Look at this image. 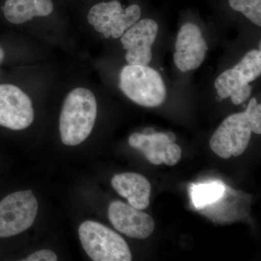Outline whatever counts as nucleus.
I'll use <instances>...</instances> for the list:
<instances>
[{
  "label": "nucleus",
  "instance_id": "obj_1",
  "mask_svg": "<svg viewBox=\"0 0 261 261\" xmlns=\"http://www.w3.org/2000/svg\"><path fill=\"white\" fill-rule=\"evenodd\" d=\"M95 96L88 89L75 88L65 98L60 117L62 142L76 146L87 140L93 129L97 118Z\"/></svg>",
  "mask_w": 261,
  "mask_h": 261
},
{
  "label": "nucleus",
  "instance_id": "obj_2",
  "mask_svg": "<svg viewBox=\"0 0 261 261\" xmlns=\"http://www.w3.org/2000/svg\"><path fill=\"white\" fill-rule=\"evenodd\" d=\"M119 87L139 106L155 108L166 101L167 90L161 74L148 65H129L120 73Z\"/></svg>",
  "mask_w": 261,
  "mask_h": 261
},
{
  "label": "nucleus",
  "instance_id": "obj_3",
  "mask_svg": "<svg viewBox=\"0 0 261 261\" xmlns=\"http://www.w3.org/2000/svg\"><path fill=\"white\" fill-rule=\"evenodd\" d=\"M84 251L94 261H130L132 252L124 240L100 223L87 221L79 228Z\"/></svg>",
  "mask_w": 261,
  "mask_h": 261
},
{
  "label": "nucleus",
  "instance_id": "obj_4",
  "mask_svg": "<svg viewBox=\"0 0 261 261\" xmlns=\"http://www.w3.org/2000/svg\"><path fill=\"white\" fill-rule=\"evenodd\" d=\"M37 198L31 190L6 196L0 201V238H10L23 232L35 221Z\"/></svg>",
  "mask_w": 261,
  "mask_h": 261
},
{
  "label": "nucleus",
  "instance_id": "obj_5",
  "mask_svg": "<svg viewBox=\"0 0 261 261\" xmlns=\"http://www.w3.org/2000/svg\"><path fill=\"white\" fill-rule=\"evenodd\" d=\"M142 10L138 5H132L123 10L117 0L100 3L91 8L88 13V22L97 32L106 39H118L130 27L138 21Z\"/></svg>",
  "mask_w": 261,
  "mask_h": 261
},
{
  "label": "nucleus",
  "instance_id": "obj_6",
  "mask_svg": "<svg viewBox=\"0 0 261 261\" xmlns=\"http://www.w3.org/2000/svg\"><path fill=\"white\" fill-rule=\"evenodd\" d=\"M252 130L245 112L228 116L214 132L210 140L211 148L223 159L238 157L246 150Z\"/></svg>",
  "mask_w": 261,
  "mask_h": 261
},
{
  "label": "nucleus",
  "instance_id": "obj_7",
  "mask_svg": "<svg viewBox=\"0 0 261 261\" xmlns=\"http://www.w3.org/2000/svg\"><path fill=\"white\" fill-rule=\"evenodd\" d=\"M34 119L30 97L13 84H0V126L23 130L31 126Z\"/></svg>",
  "mask_w": 261,
  "mask_h": 261
},
{
  "label": "nucleus",
  "instance_id": "obj_8",
  "mask_svg": "<svg viewBox=\"0 0 261 261\" xmlns=\"http://www.w3.org/2000/svg\"><path fill=\"white\" fill-rule=\"evenodd\" d=\"M159 27L152 19L138 20L121 36L126 49V60L129 65H148L152 58V47L155 42Z\"/></svg>",
  "mask_w": 261,
  "mask_h": 261
},
{
  "label": "nucleus",
  "instance_id": "obj_9",
  "mask_svg": "<svg viewBox=\"0 0 261 261\" xmlns=\"http://www.w3.org/2000/svg\"><path fill=\"white\" fill-rule=\"evenodd\" d=\"M108 218L117 231L128 238L145 240L154 231V221L149 215L120 200L111 202Z\"/></svg>",
  "mask_w": 261,
  "mask_h": 261
},
{
  "label": "nucleus",
  "instance_id": "obj_10",
  "mask_svg": "<svg viewBox=\"0 0 261 261\" xmlns=\"http://www.w3.org/2000/svg\"><path fill=\"white\" fill-rule=\"evenodd\" d=\"M175 64L182 72L195 70L203 63L208 49L201 29L192 23L184 24L178 33Z\"/></svg>",
  "mask_w": 261,
  "mask_h": 261
},
{
  "label": "nucleus",
  "instance_id": "obj_11",
  "mask_svg": "<svg viewBox=\"0 0 261 261\" xmlns=\"http://www.w3.org/2000/svg\"><path fill=\"white\" fill-rule=\"evenodd\" d=\"M128 143L141 151L149 162L158 166L163 163L174 166L181 158V147L171 142L166 133H135L130 136Z\"/></svg>",
  "mask_w": 261,
  "mask_h": 261
},
{
  "label": "nucleus",
  "instance_id": "obj_12",
  "mask_svg": "<svg viewBox=\"0 0 261 261\" xmlns=\"http://www.w3.org/2000/svg\"><path fill=\"white\" fill-rule=\"evenodd\" d=\"M111 185L118 195L125 197L128 204L143 211L148 207L151 185L148 180L137 173H123L113 176Z\"/></svg>",
  "mask_w": 261,
  "mask_h": 261
},
{
  "label": "nucleus",
  "instance_id": "obj_13",
  "mask_svg": "<svg viewBox=\"0 0 261 261\" xmlns=\"http://www.w3.org/2000/svg\"><path fill=\"white\" fill-rule=\"evenodd\" d=\"M245 75L236 66L225 70L215 81V88L221 99L231 97L233 104L239 106L247 100L252 87Z\"/></svg>",
  "mask_w": 261,
  "mask_h": 261
},
{
  "label": "nucleus",
  "instance_id": "obj_14",
  "mask_svg": "<svg viewBox=\"0 0 261 261\" xmlns=\"http://www.w3.org/2000/svg\"><path fill=\"white\" fill-rule=\"evenodd\" d=\"M53 9L51 0H7L3 8L5 18L13 24L25 23L34 17L47 16Z\"/></svg>",
  "mask_w": 261,
  "mask_h": 261
},
{
  "label": "nucleus",
  "instance_id": "obj_15",
  "mask_svg": "<svg viewBox=\"0 0 261 261\" xmlns=\"http://www.w3.org/2000/svg\"><path fill=\"white\" fill-rule=\"evenodd\" d=\"M224 192V185L218 181L196 185L192 190V200L196 207H204L221 198Z\"/></svg>",
  "mask_w": 261,
  "mask_h": 261
},
{
  "label": "nucleus",
  "instance_id": "obj_16",
  "mask_svg": "<svg viewBox=\"0 0 261 261\" xmlns=\"http://www.w3.org/2000/svg\"><path fill=\"white\" fill-rule=\"evenodd\" d=\"M230 7L240 12L252 23L261 27V0H228Z\"/></svg>",
  "mask_w": 261,
  "mask_h": 261
},
{
  "label": "nucleus",
  "instance_id": "obj_17",
  "mask_svg": "<svg viewBox=\"0 0 261 261\" xmlns=\"http://www.w3.org/2000/svg\"><path fill=\"white\" fill-rule=\"evenodd\" d=\"M245 113L252 132L260 135L261 134V106L257 103L255 98H252L250 99Z\"/></svg>",
  "mask_w": 261,
  "mask_h": 261
},
{
  "label": "nucleus",
  "instance_id": "obj_18",
  "mask_svg": "<svg viewBox=\"0 0 261 261\" xmlns=\"http://www.w3.org/2000/svg\"><path fill=\"white\" fill-rule=\"evenodd\" d=\"M58 256L54 252L49 250H42L34 252L29 255L27 258L24 259L25 261H56Z\"/></svg>",
  "mask_w": 261,
  "mask_h": 261
},
{
  "label": "nucleus",
  "instance_id": "obj_19",
  "mask_svg": "<svg viewBox=\"0 0 261 261\" xmlns=\"http://www.w3.org/2000/svg\"><path fill=\"white\" fill-rule=\"evenodd\" d=\"M5 57V54L4 49H3V48L2 47L1 45H0V65H1L2 63H3V61H4Z\"/></svg>",
  "mask_w": 261,
  "mask_h": 261
},
{
  "label": "nucleus",
  "instance_id": "obj_20",
  "mask_svg": "<svg viewBox=\"0 0 261 261\" xmlns=\"http://www.w3.org/2000/svg\"><path fill=\"white\" fill-rule=\"evenodd\" d=\"M166 135H167L168 139H169L171 142H175V141L176 140V135H175L173 132H168V133H166Z\"/></svg>",
  "mask_w": 261,
  "mask_h": 261
}]
</instances>
